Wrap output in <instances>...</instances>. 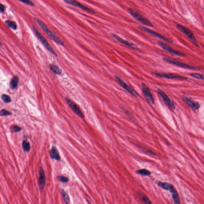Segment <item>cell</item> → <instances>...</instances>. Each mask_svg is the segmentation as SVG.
<instances>
[{
	"label": "cell",
	"instance_id": "cell-16",
	"mask_svg": "<svg viewBox=\"0 0 204 204\" xmlns=\"http://www.w3.org/2000/svg\"><path fill=\"white\" fill-rule=\"evenodd\" d=\"M185 100L189 107H191L193 109L197 110L199 108L200 104L198 103H197V102L193 100L192 99L186 97L185 98Z\"/></svg>",
	"mask_w": 204,
	"mask_h": 204
},
{
	"label": "cell",
	"instance_id": "cell-21",
	"mask_svg": "<svg viewBox=\"0 0 204 204\" xmlns=\"http://www.w3.org/2000/svg\"><path fill=\"white\" fill-rule=\"evenodd\" d=\"M19 78L18 76H14L12 78L10 82V87L12 89H15L18 85Z\"/></svg>",
	"mask_w": 204,
	"mask_h": 204
},
{
	"label": "cell",
	"instance_id": "cell-8",
	"mask_svg": "<svg viewBox=\"0 0 204 204\" xmlns=\"http://www.w3.org/2000/svg\"><path fill=\"white\" fill-rule=\"evenodd\" d=\"M115 78L117 82L119 84V85L122 88H123V89H124L125 90L127 91L130 94L133 95V96H135V97H137L138 96V94L137 92H135L134 90L132 89L131 88H130L121 78H120L119 76L117 75L115 76Z\"/></svg>",
	"mask_w": 204,
	"mask_h": 204
},
{
	"label": "cell",
	"instance_id": "cell-32",
	"mask_svg": "<svg viewBox=\"0 0 204 204\" xmlns=\"http://www.w3.org/2000/svg\"><path fill=\"white\" fill-rule=\"evenodd\" d=\"M20 2H23V3L26 4L27 5H29V6H34V4L33 2L30 1H20Z\"/></svg>",
	"mask_w": 204,
	"mask_h": 204
},
{
	"label": "cell",
	"instance_id": "cell-19",
	"mask_svg": "<svg viewBox=\"0 0 204 204\" xmlns=\"http://www.w3.org/2000/svg\"><path fill=\"white\" fill-rule=\"evenodd\" d=\"M139 196L140 197V198L142 202H144L145 204H153L150 200L149 198H148L145 194L142 193V192L139 191L138 192Z\"/></svg>",
	"mask_w": 204,
	"mask_h": 204
},
{
	"label": "cell",
	"instance_id": "cell-3",
	"mask_svg": "<svg viewBox=\"0 0 204 204\" xmlns=\"http://www.w3.org/2000/svg\"><path fill=\"white\" fill-rule=\"evenodd\" d=\"M176 27L177 29L180 31L182 33L186 35L188 38L197 47H198V44L195 37L194 36V33L188 29L187 27L183 26V25L180 24H177Z\"/></svg>",
	"mask_w": 204,
	"mask_h": 204
},
{
	"label": "cell",
	"instance_id": "cell-25",
	"mask_svg": "<svg viewBox=\"0 0 204 204\" xmlns=\"http://www.w3.org/2000/svg\"><path fill=\"white\" fill-rule=\"evenodd\" d=\"M50 69L53 72L57 74H60L62 73V70L56 65H51L50 66Z\"/></svg>",
	"mask_w": 204,
	"mask_h": 204
},
{
	"label": "cell",
	"instance_id": "cell-2",
	"mask_svg": "<svg viewBox=\"0 0 204 204\" xmlns=\"http://www.w3.org/2000/svg\"><path fill=\"white\" fill-rule=\"evenodd\" d=\"M129 11L132 17L135 18L136 20L142 23V24L147 26L149 27H153V24L149 21L147 19L143 17L142 15L140 14L139 13L137 12V11L134 10V9L132 8L129 9Z\"/></svg>",
	"mask_w": 204,
	"mask_h": 204
},
{
	"label": "cell",
	"instance_id": "cell-4",
	"mask_svg": "<svg viewBox=\"0 0 204 204\" xmlns=\"http://www.w3.org/2000/svg\"><path fill=\"white\" fill-rule=\"evenodd\" d=\"M33 30L37 37L38 39L40 40V41L42 43H43V45L45 46V47L50 53L52 54L53 55H55V56H58V55H57L56 53H55V51H54V50L53 49L52 47H51V46L50 45V44L48 42H47V40H46V39L44 38V37L43 36V35H42L40 32H39V31H38L37 29L36 28H35V27H33Z\"/></svg>",
	"mask_w": 204,
	"mask_h": 204
},
{
	"label": "cell",
	"instance_id": "cell-15",
	"mask_svg": "<svg viewBox=\"0 0 204 204\" xmlns=\"http://www.w3.org/2000/svg\"><path fill=\"white\" fill-rule=\"evenodd\" d=\"M111 36L122 44L129 46L130 47H133V48H137V46L135 44H133V43H130V42H129L128 41L124 40V39H122V38H120V37H119L116 34H111Z\"/></svg>",
	"mask_w": 204,
	"mask_h": 204
},
{
	"label": "cell",
	"instance_id": "cell-29",
	"mask_svg": "<svg viewBox=\"0 0 204 204\" xmlns=\"http://www.w3.org/2000/svg\"><path fill=\"white\" fill-rule=\"evenodd\" d=\"M11 131L12 133H18L22 130V129L19 126H12L10 127Z\"/></svg>",
	"mask_w": 204,
	"mask_h": 204
},
{
	"label": "cell",
	"instance_id": "cell-27",
	"mask_svg": "<svg viewBox=\"0 0 204 204\" xmlns=\"http://www.w3.org/2000/svg\"><path fill=\"white\" fill-rule=\"evenodd\" d=\"M191 77L196 79L204 80V75L198 73H193L190 74Z\"/></svg>",
	"mask_w": 204,
	"mask_h": 204
},
{
	"label": "cell",
	"instance_id": "cell-24",
	"mask_svg": "<svg viewBox=\"0 0 204 204\" xmlns=\"http://www.w3.org/2000/svg\"><path fill=\"white\" fill-rule=\"evenodd\" d=\"M22 148L24 151L26 152H28L31 149V145H30V143L27 140H25L23 141L22 144Z\"/></svg>",
	"mask_w": 204,
	"mask_h": 204
},
{
	"label": "cell",
	"instance_id": "cell-31",
	"mask_svg": "<svg viewBox=\"0 0 204 204\" xmlns=\"http://www.w3.org/2000/svg\"><path fill=\"white\" fill-rule=\"evenodd\" d=\"M11 115V113L9 111H7L5 109H2L1 111L0 112V115L1 116H8Z\"/></svg>",
	"mask_w": 204,
	"mask_h": 204
},
{
	"label": "cell",
	"instance_id": "cell-13",
	"mask_svg": "<svg viewBox=\"0 0 204 204\" xmlns=\"http://www.w3.org/2000/svg\"><path fill=\"white\" fill-rule=\"evenodd\" d=\"M66 103H67L68 105L70 107V108L73 110V111L77 115L80 117L81 118H84V115L82 112H81V110L80 108L75 103H73L70 99L67 98V97L65 99Z\"/></svg>",
	"mask_w": 204,
	"mask_h": 204
},
{
	"label": "cell",
	"instance_id": "cell-7",
	"mask_svg": "<svg viewBox=\"0 0 204 204\" xmlns=\"http://www.w3.org/2000/svg\"><path fill=\"white\" fill-rule=\"evenodd\" d=\"M141 88L143 94L144 96L151 104H154V100L153 99V95H152L151 92L148 87L146 85V84L142 83L141 85Z\"/></svg>",
	"mask_w": 204,
	"mask_h": 204
},
{
	"label": "cell",
	"instance_id": "cell-23",
	"mask_svg": "<svg viewBox=\"0 0 204 204\" xmlns=\"http://www.w3.org/2000/svg\"><path fill=\"white\" fill-rule=\"evenodd\" d=\"M61 193L62 194L63 198L65 203L66 204H68L69 203V198L68 194L63 189H62L61 190Z\"/></svg>",
	"mask_w": 204,
	"mask_h": 204
},
{
	"label": "cell",
	"instance_id": "cell-26",
	"mask_svg": "<svg viewBox=\"0 0 204 204\" xmlns=\"http://www.w3.org/2000/svg\"><path fill=\"white\" fill-rule=\"evenodd\" d=\"M5 23L7 26L9 28L13 30H16L17 28V25L16 23L14 22L10 21V20H7L5 22Z\"/></svg>",
	"mask_w": 204,
	"mask_h": 204
},
{
	"label": "cell",
	"instance_id": "cell-5",
	"mask_svg": "<svg viewBox=\"0 0 204 204\" xmlns=\"http://www.w3.org/2000/svg\"><path fill=\"white\" fill-rule=\"evenodd\" d=\"M163 59L165 62L168 63L175 65V66L183 68L192 69V70H199V69H201L200 68L190 66V65H188L187 64L184 63L176 60L169 59V58H163Z\"/></svg>",
	"mask_w": 204,
	"mask_h": 204
},
{
	"label": "cell",
	"instance_id": "cell-9",
	"mask_svg": "<svg viewBox=\"0 0 204 204\" xmlns=\"http://www.w3.org/2000/svg\"><path fill=\"white\" fill-rule=\"evenodd\" d=\"M152 74L154 75H155L159 76L160 77L168 79H177L182 80L187 79V77L181 75L179 74H175V73H152Z\"/></svg>",
	"mask_w": 204,
	"mask_h": 204
},
{
	"label": "cell",
	"instance_id": "cell-11",
	"mask_svg": "<svg viewBox=\"0 0 204 204\" xmlns=\"http://www.w3.org/2000/svg\"><path fill=\"white\" fill-rule=\"evenodd\" d=\"M157 93L161 98L162 100L165 103V104L168 107L171 108H175V106L173 103L171 101L170 99L169 98L166 94L164 91L160 89H157Z\"/></svg>",
	"mask_w": 204,
	"mask_h": 204
},
{
	"label": "cell",
	"instance_id": "cell-6",
	"mask_svg": "<svg viewBox=\"0 0 204 204\" xmlns=\"http://www.w3.org/2000/svg\"><path fill=\"white\" fill-rule=\"evenodd\" d=\"M138 28L142 30V31H144L146 33L150 34V35H152V36L156 37L158 38V39H161V40L165 41L168 42V43H173V40L170 39H168V38H166L165 37L162 36L160 34L157 33V32H155V31H153V30L149 29L146 27L139 26Z\"/></svg>",
	"mask_w": 204,
	"mask_h": 204
},
{
	"label": "cell",
	"instance_id": "cell-1",
	"mask_svg": "<svg viewBox=\"0 0 204 204\" xmlns=\"http://www.w3.org/2000/svg\"><path fill=\"white\" fill-rule=\"evenodd\" d=\"M35 20H36L38 24L40 25L41 28H42L43 31H44L45 33L48 35V36L50 38H51L53 41H54L55 43H56L60 45L63 46V43H62L60 40H59V38L57 37L55 34L53 33L51 31H50L47 27L46 26L45 24L43 23V22L39 19L35 18Z\"/></svg>",
	"mask_w": 204,
	"mask_h": 204
},
{
	"label": "cell",
	"instance_id": "cell-10",
	"mask_svg": "<svg viewBox=\"0 0 204 204\" xmlns=\"http://www.w3.org/2000/svg\"><path fill=\"white\" fill-rule=\"evenodd\" d=\"M158 44L159 46L161 47L163 49L168 51V52L169 53L172 55L182 57L186 56V55L183 53L179 52V51L173 49L171 48L170 46L165 43H162V42H159Z\"/></svg>",
	"mask_w": 204,
	"mask_h": 204
},
{
	"label": "cell",
	"instance_id": "cell-20",
	"mask_svg": "<svg viewBox=\"0 0 204 204\" xmlns=\"http://www.w3.org/2000/svg\"><path fill=\"white\" fill-rule=\"evenodd\" d=\"M171 193L172 194L173 201L174 202L175 204H180L179 194L176 190L175 189L173 191L171 192Z\"/></svg>",
	"mask_w": 204,
	"mask_h": 204
},
{
	"label": "cell",
	"instance_id": "cell-12",
	"mask_svg": "<svg viewBox=\"0 0 204 204\" xmlns=\"http://www.w3.org/2000/svg\"><path fill=\"white\" fill-rule=\"evenodd\" d=\"M46 183V177L45 173L44 172L43 167H40L39 170V186L41 192L44 190Z\"/></svg>",
	"mask_w": 204,
	"mask_h": 204
},
{
	"label": "cell",
	"instance_id": "cell-30",
	"mask_svg": "<svg viewBox=\"0 0 204 204\" xmlns=\"http://www.w3.org/2000/svg\"><path fill=\"white\" fill-rule=\"evenodd\" d=\"M1 99L6 103H9L11 101V99L7 95L3 94L1 96Z\"/></svg>",
	"mask_w": 204,
	"mask_h": 204
},
{
	"label": "cell",
	"instance_id": "cell-17",
	"mask_svg": "<svg viewBox=\"0 0 204 204\" xmlns=\"http://www.w3.org/2000/svg\"><path fill=\"white\" fill-rule=\"evenodd\" d=\"M50 156L51 158L54 160L59 161L60 160L59 152L55 147H53L50 150Z\"/></svg>",
	"mask_w": 204,
	"mask_h": 204
},
{
	"label": "cell",
	"instance_id": "cell-14",
	"mask_svg": "<svg viewBox=\"0 0 204 204\" xmlns=\"http://www.w3.org/2000/svg\"><path fill=\"white\" fill-rule=\"evenodd\" d=\"M64 2L67 4H70L73 6L77 7L80 8V9H82V10L86 11L91 12V13H95V12L93 10H92L87 6H84V5H82L79 2H77V1H71V0H66L64 1Z\"/></svg>",
	"mask_w": 204,
	"mask_h": 204
},
{
	"label": "cell",
	"instance_id": "cell-28",
	"mask_svg": "<svg viewBox=\"0 0 204 204\" xmlns=\"http://www.w3.org/2000/svg\"><path fill=\"white\" fill-rule=\"evenodd\" d=\"M57 179L59 181V182H62V183H66L68 182L69 181V178L66 177L64 176H58L57 177Z\"/></svg>",
	"mask_w": 204,
	"mask_h": 204
},
{
	"label": "cell",
	"instance_id": "cell-33",
	"mask_svg": "<svg viewBox=\"0 0 204 204\" xmlns=\"http://www.w3.org/2000/svg\"><path fill=\"white\" fill-rule=\"evenodd\" d=\"M5 11V6L2 3L0 4V12L1 13H3Z\"/></svg>",
	"mask_w": 204,
	"mask_h": 204
},
{
	"label": "cell",
	"instance_id": "cell-22",
	"mask_svg": "<svg viewBox=\"0 0 204 204\" xmlns=\"http://www.w3.org/2000/svg\"><path fill=\"white\" fill-rule=\"evenodd\" d=\"M136 172L138 174L144 176H149V175L151 174V172L150 171L148 170L147 169H145L138 170L136 171Z\"/></svg>",
	"mask_w": 204,
	"mask_h": 204
},
{
	"label": "cell",
	"instance_id": "cell-18",
	"mask_svg": "<svg viewBox=\"0 0 204 204\" xmlns=\"http://www.w3.org/2000/svg\"><path fill=\"white\" fill-rule=\"evenodd\" d=\"M157 185H158L159 187L161 188L162 189L169 191L174 188L172 184L168 183H165V182H159L157 183Z\"/></svg>",
	"mask_w": 204,
	"mask_h": 204
}]
</instances>
